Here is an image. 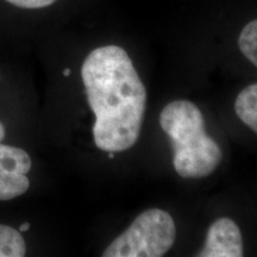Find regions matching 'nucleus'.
I'll use <instances>...</instances> for the list:
<instances>
[{
  "mask_svg": "<svg viewBox=\"0 0 257 257\" xmlns=\"http://www.w3.org/2000/svg\"><path fill=\"white\" fill-rule=\"evenodd\" d=\"M234 111L239 119L257 134V83L240 91L234 102Z\"/></svg>",
  "mask_w": 257,
  "mask_h": 257,
  "instance_id": "6",
  "label": "nucleus"
},
{
  "mask_svg": "<svg viewBox=\"0 0 257 257\" xmlns=\"http://www.w3.org/2000/svg\"><path fill=\"white\" fill-rule=\"evenodd\" d=\"M31 165L25 150L0 142V201L12 200L28 191Z\"/></svg>",
  "mask_w": 257,
  "mask_h": 257,
  "instance_id": "4",
  "label": "nucleus"
},
{
  "mask_svg": "<svg viewBox=\"0 0 257 257\" xmlns=\"http://www.w3.org/2000/svg\"><path fill=\"white\" fill-rule=\"evenodd\" d=\"M89 107L95 115L93 137L98 149L120 153L140 137L147 91L130 56L123 48H96L81 68Z\"/></svg>",
  "mask_w": 257,
  "mask_h": 257,
  "instance_id": "1",
  "label": "nucleus"
},
{
  "mask_svg": "<svg viewBox=\"0 0 257 257\" xmlns=\"http://www.w3.org/2000/svg\"><path fill=\"white\" fill-rule=\"evenodd\" d=\"M6 2L22 9H42L50 6L57 0H6Z\"/></svg>",
  "mask_w": 257,
  "mask_h": 257,
  "instance_id": "9",
  "label": "nucleus"
},
{
  "mask_svg": "<svg viewBox=\"0 0 257 257\" xmlns=\"http://www.w3.org/2000/svg\"><path fill=\"white\" fill-rule=\"evenodd\" d=\"M29 229H30V224L23 223L21 225V227H19V232H25V231H28Z\"/></svg>",
  "mask_w": 257,
  "mask_h": 257,
  "instance_id": "10",
  "label": "nucleus"
},
{
  "mask_svg": "<svg viewBox=\"0 0 257 257\" xmlns=\"http://www.w3.org/2000/svg\"><path fill=\"white\" fill-rule=\"evenodd\" d=\"M199 257H242L243 239L238 225L223 217L208 227L205 244Z\"/></svg>",
  "mask_w": 257,
  "mask_h": 257,
  "instance_id": "5",
  "label": "nucleus"
},
{
  "mask_svg": "<svg viewBox=\"0 0 257 257\" xmlns=\"http://www.w3.org/2000/svg\"><path fill=\"white\" fill-rule=\"evenodd\" d=\"M160 125L172 141L173 165L181 178H206L220 165L219 144L205 133L201 111L192 101L167 104L160 114Z\"/></svg>",
  "mask_w": 257,
  "mask_h": 257,
  "instance_id": "2",
  "label": "nucleus"
},
{
  "mask_svg": "<svg viewBox=\"0 0 257 257\" xmlns=\"http://www.w3.org/2000/svg\"><path fill=\"white\" fill-rule=\"evenodd\" d=\"M176 227L168 212L150 208L112 242L104 257H161L174 245Z\"/></svg>",
  "mask_w": 257,
  "mask_h": 257,
  "instance_id": "3",
  "label": "nucleus"
},
{
  "mask_svg": "<svg viewBox=\"0 0 257 257\" xmlns=\"http://www.w3.org/2000/svg\"><path fill=\"white\" fill-rule=\"evenodd\" d=\"M63 75H64V76H69V75H70V69H64Z\"/></svg>",
  "mask_w": 257,
  "mask_h": 257,
  "instance_id": "12",
  "label": "nucleus"
},
{
  "mask_svg": "<svg viewBox=\"0 0 257 257\" xmlns=\"http://www.w3.org/2000/svg\"><path fill=\"white\" fill-rule=\"evenodd\" d=\"M4 137H5V127L4 125L2 124V121H0V142L4 140Z\"/></svg>",
  "mask_w": 257,
  "mask_h": 257,
  "instance_id": "11",
  "label": "nucleus"
},
{
  "mask_svg": "<svg viewBox=\"0 0 257 257\" xmlns=\"http://www.w3.org/2000/svg\"><path fill=\"white\" fill-rule=\"evenodd\" d=\"M238 47L240 53L257 67V19L246 24L240 31Z\"/></svg>",
  "mask_w": 257,
  "mask_h": 257,
  "instance_id": "8",
  "label": "nucleus"
},
{
  "mask_svg": "<svg viewBox=\"0 0 257 257\" xmlns=\"http://www.w3.org/2000/svg\"><path fill=\"white\" fill-rule=\"evenodd\" d=\"M27 244L19 231L0 224V257H23Z\"/></svg>",
  "mask_w": 257,
  "mask_h": 257,
  "instance_id": "7",
  "label": "nucleus"
}]
</instances>
